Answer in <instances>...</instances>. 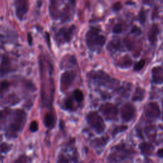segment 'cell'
Here are the masks:
<instances>
[{
    "label": "cell",
    "mask_w": 163,
    "mask_h": 163,
    "mask_svg": "<svg viewBox=\"0 0 163 163\" xmlns=\"http://www.w3.org/2000/svg\"><path fill=\"white\" fill-rule=\"evenodd\" d=\"M11 111L8 108L0 111V126H3L6 122L8 117L10 115Z\"/></svg>",
    "instance_id": "cell-21"
},
{
    "label": "cell",
    "mask_w": 163,
    "mask_h": 163,
    "mask_svg": "<svg viewBox=\"0 0 163 163\" xmlns=\"http://www.w3.org/2000/svg\"><path fill=\"white\" fill-rule=\"evenodd\" d=\"M133 64V61L131 58L129 56H124L119 59L117 64L118 66L122 68H128L131 66Z\"/></svg>",
    "instance_id": "cell-18"
},
{
    "label": "cell",
    "mask_w": 163,
    "mask_h": 163,
    "mask_svg": "<svg viewBox=\"0 0 163 163\" xmlns=\"http://www.w3.org/2000/svg\"><path fill=\"white\" fill-rule=\"evenodd\" d=\"M14 163H29V158L26 155H21Z\"/></svg>",
    "instance_id": "cell-29"
},
{
    "label": "cell",
    "mask_w": 163,
    "mask_h": 163,
    "mask_svg": "<svg viewBox=\"0 0 163 163\" xmlns=\"http://www.w3.org/2000/svg\"><path fill=\"white\" fill-rule=\"evenodd\" d=\"M88 124L97 133H101L105 129V124L102 117L96 112H91L87 117Z\"/></svg>",
    "instance_id": "cell-5"
},
{
    "label": "cell",
    "mask_w": 163,
    "mask_h": 163,
    "mask_svg": "<svg viewBox=\"0 0 163 163\" xmlns=\"http://www.w3.org/2000/svg\"><path fill=\"white\" fill-rule=\"evenodd\" d=\"M141 153L145 155H150L154 150V146L150 143L143 142L139 145Z\"/></svg>",
    "instance_id": "cell-15"
},
{
    "label": "cell",
    "mask_w": 163,
    "mask_h": 163,
    "mask_svg": "<svg viewBox=\"0 0 163 163\" xmlns=\"http://www.w3.org/2000/svg\"><path fill=\"white\" fill-rule=\"evenodd\" d=\"M11 70V62L9 57L6 56H2L1 64H0V73L5 74Z\"/></svg>",
    "instance_id": "cell-14"
},
{
    "label": "cell",
    "mask_w": 163,
    "mask_h": 163,
    "mask_svg": "<svg viewBox=\"0 0 163 163\" xmlns=\"http://www.w3.org/2000/svg\"><path fill=\"white\" fill-rule=\"evenodd\" d=\"M122 8V5L121 2H117L113 5L112 8L114 11H118Z\"/></svg>",
    "instance_id": "cell-37"
},
{
    "label": "cell",
    "mask_w": 163,
    "mask_h": 163,
    "mask_svg": "<svg viewBox=\"0 0 163 163\" xmlns=\"http://www.w3.org/2000/svg\"><path fill=\"white\" fill-rule=\"evenodd\" d=\"M54 115L51 113H47L43 118V122L47 128H52L54 125Z\"/></svg>",
    "instance_id": "cell-20"
},
{
    "label": "cell",
    "mask_w": 163,
    "mask_h": 163,
    "mask_svg": "<svg viewBox=\"0 0 163 163\" xmlns=\"http://www.w3.org/2000/svg\"><path fill=\"white\" fill-rule=\"evenodd\" d=\"M73 101L71 97H68V98L65 99L64 102V106L65 108L68 110H72L73 108Z\"/></svg>",
    "instance_id": "cell-24"
},
{
    "label": "cell",
    "mask_w": 163,
    "mask_h": 163,
    "mask_svg": "<svg viewBox=\"0 0 163 163\" xmlns=\"http://www.w3.org/2000/svg\"><path fill=\"white\" fill-rule=\"evenodd\" d=\"M76 30L75 25L69 27H63L58 30L56 34V39L59 44L69 42L74 36V32Z\"/></svg>",
    "instance_id": "cell-6"
},
{
    "label": "cell",
    "mask_w": 163,
    "mask_h": 163,
    "mask_svg": "<svg viewBox=\"0 0 163 163\" xmlns=\"http://www.w3.org/2000/svg\"><path fill=\"white\" fill-rule=\"evenodd\" d=\"M125 43H126V45L128 48V49H129V51H132L134 49V43L133 42L132 40L129 39H126L125 40Z\"/></svg>",
    "instance_id": "cell-32"
},
{
    "label": "cell",
    "mask_w": 163,
    "mask_h": 163,
    "mask_svg": "<svg viewBox=\"0 0 163 163\" xmlns=\"http://www.w3.org/2000/svg\"><path fill=\"white\" fill-rule=\"evenodd\" d=\"M145 90L138 87V88H137V89L135 90V92L133 96V100L134 101L143 100L145 97Z\"/></svg>",
    "instance_id": "cell-19"
},
{
    "label": "cell",
    "mask_w": 163,
    "mask_h": 163,
    "mask_svg": "<svg viewBox=\"0 0 163 163\" xmlns=\"http://www.w3.org/2000/svg\"><path fill=\"white\" fill-rule=\"evenodd\" d=\"M159 32V27L157 24H153L149 32L148 38L151 43H155L157 41V35Z\"/></svg>",
    "instance_id": "cell-17"
},
{
    "label": "cell",
    "mask_w": 163,
    "mask_h": 163,
    "mask_svg": "<svg viewBox=\"0 0 163 163\" xmlns=\"http://www.w3.org/2000/svg\"><path fill=\"white\" fill-rule=\"evenodd\" d=\"M145 115L149 118L155 119L159 118L161 115V110L159 105L155 102H151L145 108Z\"/></svg>",
    "instance_id": "cell-11"
},
{
    "label": "cell",
    "mask_w": 163,
    "mask_h": 163,
    "mask_svg": "<svg viewBox=\"0 0 163 163\" xmlns=\"http://www.w3.org/2000/svg\"><path fill=\"white\" fill-rule=\"evenodd\" d=\"M145 61L144 59H141L140 61H139L137 64L134 65V69L135 71H140V70H142L143 67L145 66Z\"/></svg>",
    "instance_id": "cell-26"
},
{
    "label": "cell",
    "mask_w": 163,
    "mask_h": 163,
    "mask_svg": "<svg viewBox=\"0 0 163 163\" xmlns=\"http://www.w3.org/2000/svg\"><path fill=\"white\" fill-rule=\"evenodd\" d=\"M88 77L96 82L99 84L103 85L109 88H116L118 86L119 81L115 78H112L107 73L101 70L91 71L88 74Z\"/></svg>",
    "instance_id": "cell-3"
},
{
    "label": "cell",
    "mask_w": 163,
    "mask_h": 163,
    "mask_svg": "<svg viewBox=\"0 0 163 163\" xmlns=\"http://www.w3.org/2000/svg\"><path fill=\"white\" fill-rule=\"evenodd\" d=\"M73 97L75 100L78 102H82L84 100V94L83 92L79 89L75 90L73 92Z\"/></svg>",
    "instance_id": "cell-23"
},
{
    "label": "cell",
    "mask_w": 163,
    "mask_h": 163,
    "mask_svg": "<svg viewBox=\"0 0 163 163\" xmlns=\"http://www.w3.org/2000/svg\"><path fill=\"white\" fill-rule=\"evenodd\" d=\"M152 82L157 84L163 83V67L155 66L152 70Z\"/></svg>",
    "instance_id": "cell-12"
},
{
    "label": "cell",
    "mask_w": 163,
    "mask_h": 163,
    "mask_svg": "<svg viewBox=\"0 0 163 163\" xmlns=\"http://www.w3.org/2000/svg\"><path fill=\"white\" fill-rule=\"evenodd\" d=\"M139 20L142 24H144L146 20V12L143 8H142L139 13Z\"/></svg>",
    "instance_id": "cell-27"
},
{
    "label": "cell",
    "mask_w": 163,
    "mask_h": 163,
    "mask_svg": "<svg viewBox=\"0 0 163 163\" xmlns=\"http://www.w3.org/2000/svg\"><path fill=\"white\" fill-rule=\"evenodd\" d=\"M112 31L115 34H119L122 31V26L121 24H117L113 28Z\"/></svg>",
    "instance_id": "cell-28"
},
{
    "label": "cell",
    "mask_w": 163,
    "mask_h": 163,
    "mask_svg": "<svg viewBox=\"0 0 163 163\" xmlns=\"http://www.w3.org/2000/svg\"><path fill=\"white\" fill-rule=\"evenodd\" d=\"M76 75L77 74L74 71H67L62 74L60 81L61 91L64 92L68 89L69 87H70L73 82Z\"/></svg>",
    "instance_id": "cell-9"
},
{
    "label": "cell",
    "mask_w": 163,
    "mask_h": 163,
    "mask_svg": "<svg viewBox=\"0 0 163 163\" xmlns=\"http://www.w3.org/2000/svg\"><path fill=\"white\" fill-rule=\"evenodd\" d=\"M130 89H131L130 88V85H128L126 87H122L120 89V94L123 96L124 95L127 96V94L128 96V94L130 91Z\"/></svg>",
    "instance_id": "cell-30"
},
{
    "label": "cell",
    "mask_w": 163,
    "mask_h": 163,
    "mask_svg": "<svg viewBox=\"0 0 163 163\" xmlns=\"http://www.w3.org/2000/svg\"><path fill=\"white\" fill-rule=\"evenodd\" d=\"M27 114L21 109H16L14 111L10 126L7 132V137L8 138H15L19 133L24 127L26 122Z\"/></svg>",
    "instance_id": "cell-1"
},
{
    "label": "cell",
    "mask_w": 163,
    "mask_h": 163,
    "mask_svg": "<svg viewBox=\"0 0 163 163\" xmlns=\"http://www.w3.org/2000/svg\"><path fill=\"white\" fill-rule=\"evenodd\" d=\"M133 150L126 144L121 143L113 148L111 154L108 157L110 162H117L126 160L133 154Z\"/></svg>",
    "instance_id": "cell-4"
},
{
    "label": "cell",
    "mask_w": 163,
    "mask_h": 163,
    "mask_svg": "<svg viewBox=\"0 0 163 163\" xmlns=\"http://www.w3.org/2000/svg\"><path fill=\"white\" fill-rule=\"evenodd\" d=\"M141 32H142V31H141L140 28L137 26H134L131 29V33L135 35H139L141 34Z\"/></svg>",
    "instance_id": "cell-36"
},
{
    "label": "cell",
    "mask_w": 163,
    "mask_h": 163,
    "mask_svg": "<svg viewBox=\"0 0 163 163\" xmlns=\"http://www.w3.org/2000/svg\"><path fill=\"white\" fill-rule=\"evenodd\" d=\"M15 14L19 19L23 20L29 10L28 0H16L15 3Z\"/></svg>",
    "instance_id": "cell-8"
},
{
    "label": "cell",
    "mask_w": 163,
    "mask_h": 163,
    "mask_svg": "<svg viewBox=\"0 0 163 163\" xmlns=\"http://www.w3.org/2000/svg\"><path fill=\"white\" fill-rule=\"evenodd\" d=\"M107 49L111 53H115L122 49V44L118 38L112 40L107 45Z\"/></svg>",
    "instance_id": "cell-13"
},
{
    "label": "cell",
    "mask_w": 163,
    "mask_h": 163,
    "mask_svg": "<svg viewBox=\"0 0 163 163\" xmlns=\"http://www.w3.org/2000/svg\"><path fill=\"white\" fill-rule=\"evenodd\" d=\"M157 155L159 157H163V149H161L157 152Z\"/></svg>",
    "instance_id": "cell-39"
},
{
    "label": "cell",
    "mask_w": 163,
    "mask_h": 163,
    "mask_svg": "<svg viewBox=\"0 0 163 163\" xmlns=\"http://www.w3.org/2000/svg\"><path fill=\"white\" fill-rule=\"evenodd\" d=\"M155 1H157V0H142L144 4H147L150 5V6H152L155 2Z\"/></svg>",
    "instance_id": "cell-38"
},
{
    "label": "cell",
    "mask_w": 163,
    "mask_h": 163,
    "mask_svg": "<svg viewBox=\"0 0 163 163\" xmlns=\"http://www.w3.org/2000/svg\"><path fill=\"white\" fill-rule=\"evenodd\" d=\"M162 108H163V101H162Z\"/></svg>",
    "instance_id": "cell-41"
},
{
    "label": "cell",
    "mask_w": 163,
    "mask_h": 163,
    "mask_svg": "<svg viewBox=\"0 0 163 163\" xmlns=\"http://www.w3.org/2000/svg\"><path fill=\"white\" fill-rule=\"evenodd\" d=\"M146 132L148 135H149L150 137H153V136L155 137V129H154L153 127L147 128L146 129Z\"/></svg>",
    "instance_id": "cell-35"
},
{
    "label": "cell",
    "mask_w": 163,
    "mask_h": 163,
    "mask_svg": "<svg viewBox=\"0 0 163 163\" xmlns=\"http://www.w3.org/2000/svg\"><path fill=\"white\" fill-rule=\"evenodd\" d=\"M100 110L107 120H114L118 115L117 107L110 103L103 104L100 108Z\"/></svg>",
    "instance_id": "cell-7"
},
{
    "label": "cell",
    "mask_w": 163,
    "mask_h": 163,
    "mask_svg": "<svg viewBox=\"0 0 163 163\" xmlns=\"http://www.w3.org/2000/svg\"><path fill=\"white\" fill-rule=\"evenodd\" d=\"M85 42L91 51H99L106 42V38L100 33V29L92 27L85 35Z\"/></svg>",
    "instance_id": "cell-2"
},
{
    "label": "cell",
    "mask_w": 163,
    "mask_h": 163,
    "mask_svg": "<svg viewBox=\"0 0 163 163\" xmlns=\"http://www.w3.org/2000/svg\"><path fill=\"white\" fill-rule=\"evenodd\" d=\"M128 128L127 126H117L116 127L115 129H113V134L115 135L118 133H121L122 131H125V130H126V129Z\"/></svg>",
    "instance_id": "cell-31"
},
{
    "label": "cell",
    "mask_w": 163,
    "mask_h": 163,
    "mask_svg": "<svg viewBox=\"0 0 163 163\" xmlns=\"http://www.w3.org/2000/svg\"><path fill=\"white\" fill-rule=\"evenodd\" d=\"M28 42L29 43V45H31V43H32V36H31V35L30 34L28 35Z\"/></svg>",
    "instance_id": "cell-40"
},
{
    "label": "cell",
    "mask_w": 163,
    "mask_h": 163,
    "mask_svg": "<svg viewBox=\"0 0 163 163\" xmlns=\"http://www.w3.org/2000/svg\"><path fill=\"white\" fill-rule=\"evenodd\" d=\"M57 163H69V161L64 155L60 154L58 156Z\"/></svg>",
    "instance_id": "cell-34"
},
{
    "label": "cell",
    "mask_w": 163,
    "mask_h": 163,
    "mask_svg": "<svg viewBox=\"0 0 163 163\" xmlns=\"http://www.w3.org/2000/svg\"><path fill=\"white\" fill-rule=\"evenodd\" d=\"M10 87V83L7 81L0 82V95L4 94Z\"/></svg>",
    "instance_id": "cell-22"
},
{
    "label": "cell",
    "mask_w": 163,
    "mask_h": 163,
    "mask_svg": "<svg viewBox=\"0 0 163 163\" xmlns=\"http://www.w3.org/2000/svg\"><path fill=\"white\" fill-rule=\"evenodd\" d=\"M136 114V108L131 103L124 104L121 110V117L124 121H131L134 117Z\"/></svg>",
    "instance_id": "cell-10"
},
{
    "label": "cell",
    "mask_w": 163,
    "mask_h": 163,
    "mask_svg": "<svg viewBox=\"0 0 163 163\" xmlns=\"http://www.w3.org/2000/svg\"><path fill=\"white\" fill-rule=\"evenodd\" d=\"M108 141V137H103L101 138H97L92 140L90 143V145L92 148L99 149L104 146L107 143Z\"/></svg>",
    "instance_id": "cell-16"
},
{
    "label": "cell",
    "mask_w": 163,
    "mask_h": 163,
    "mask_svg": "<svg viewBox=\"0 0 163 163\" xmlns=\"http://www.w3.org/2000/svg\"><path fill=\"white\" fill-rule=\"evenodd\" d=\"M12 149V146L6 143H3L0 145V152L7 153Z\"/></svg>",
    "instance_id": "cell-25"
},
{
    "label": "cell",
    "mask_w": 163,
    "mask_h": 163,
    "mask_svg": "<svg viewBox=\"0 0 163 163\" xmlns=\"http://www.w3.org/2000/svg\"><path fill=\"white\" fill-rule=\"evenodd\" d=\"M29 129L31 130V131H32V132L37 131L38 129V124L37 122L32 121L30 124Z\"/></svg>",
    "instance_id": "cell-33"
}]
</instances>
